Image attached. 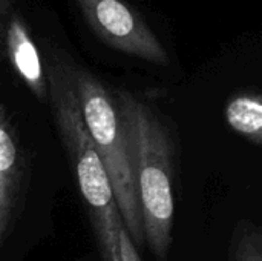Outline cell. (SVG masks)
I'll return each instance as SVG.
<instances>
[{
	"instance_id": "cell-8",
	"label": "cell",
	"mask_w": 262,
	"mask_h": 261,
	"mask_svg": "<svg viewBox=\"0 0 262 261\" xmlns=\"http://www.w3.org/2000/svg\"><path fill=\"white\" fill-rule=\"evenodd\" d=\"M235 254L236 261H262L261 235L258 229L247 226L241 231Z\"/></svg>"
},
{
	"instance_id": "cell-1",
	"label": "cell",
	"mask_w": 262,
	"mask_h": 261,
	"mask_svg": "<svg viewBox=\"0 0 262 261\" xmlns=\"http://www.w3.org/2000/svg\"><path fill=\"white\" fill-rule=\"evenodd\" d=\"M112 95L127 142L144 243L157 261H166L175 215L172 140L161 117L146 100L126 89Z\"/></svg>"
},
{
	"instance_id": "cell-5",
	"label": "cell",
	"mask_w": 262,
	"mask_h": 261,
	"mask_svg": "<svg viewBox=\"0 0 262 261\" xmlns=\"http://www.w3.org/2000/svg\"><path fill=\"white\" fill-rule=\"evenodd\" d=\"M6 58L31 92L48 98V82L38 49L29 29L11 0H0V60Z\"/></svg>"
},
{
	"instance_id": "cell-6",
	"label": "cell",
	"mask_w": 262,
	"mask_h": 261,
	"mask_svg": "<svg viewBox=\"0 0 262 261\" xmlns=\"http://www.w3.org/2000/svg\"><path fill=\"white\" fill-rule=\"evenodd\" d=\"M21 185V162L11 125L0 103V242L5 237Z\"/></svg>"
},
{
	"instance_id": "cell-4",
	"label": "cell",
	"mask_w": 262,
	"mask_h": 261,
	"mask_svg": "<svg viewBox=\"0 0 262 261\" xmlns=\"http://www.w3.org/2000/svg\"><path fill=\"white\" fill-rule=\"evenodd\" d=\"M92 31L111 48L141 60L167 65L169 55L154 31L123 0H77Z\"/></svg>"
},
{
	"instance_id": "cell-3",
	"label": "cell",
	"mask_w": 262,
	"mask_h": 261,
	"mask_svg": "<svg viewBox=\"0 0 262 261\" xmlns=\"http://www.w3.org/2000/svg\"><path fill=\"white\" fill-rule=\"evenodd\" d=\"M71 75L91 140L107 172L115 205L134 246H144L141 212L132 177L127 142L114 95L92 72L72 66Z\"/></svg>"
},
{
	"instance_id": "cell-9",
	"label": "cell",
	"mask_w": 262,
	"mask_h": 261,
	"mask_svg": "<svg viewBox=\"0 0 262 261\" xmlns=\"http://www.w3.org/2000/svg\"><path fill=\"white\" fill-rule=\"evenodd\" d=\"M120 257L121 261H141L138 249L130 242L124 228L120 231Z\"/></svg>"
},
{
	"instance_id": "cell-7",
	"label": "cell",
	"mask_w": 262,
	"mask_h": 261,
	"mask_svg": "<svg viewBox=\"0 0 262 261\" xmlns=\"http://www.w3.org/2000/svg\"><path fill=\"white\" fill-rule=\"evenodd\" d=\"M227 125L250 143H262V100L258 94H239L224 109Z\"/></svg>"
},
{
	"instance_id": "cell-2",
	"label": "cell",
	"mask_w": 262,
	"mask_h": 261,
	"mask_svg": "<svg viewBox=\"0 0 262 261\" xmlns=\"http://www.w3.org/2000/svg\"><path fill=\"white\" fill-rule=\"evenodd\" d=\"M45 74L55 125L88 208L101 261H121L120 231L124 225L115 205L107 172L83 122L71 65L51 63Z\"/></svg>"
}]
</instances>
